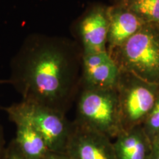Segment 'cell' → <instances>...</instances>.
<instances>
[{"mask_svg":"<svg viewBox=\"0 0 159 159\" xmlns=\"http://www.w3.org/2000/svg\"><path fill=\"white\" fill-rule=\"evenodd\" d=\"M82 52L72 41L43 33H32L11 61L6 80L22 97L66 114L80 88Z\"/></svg>","mask_w":159,"mask_h":159,"instance_id":"6da1fadb","label":"cell"},{"mask_svg":"<svg viewBox=\"0 0 159 159\" xmlns=\"http://www.w3.org/2000/svg\"><path fill=\"white\" fill-rule=\"evenodd\" d=\"M110 55L120 70L159 85V25L144 24Z\"/></svg>","mask_w":159,"mask_h":159,"instance_id":"7a4b0ae2","label":"cell"},{"mask_svg":"<svg viewBox=\"0 0 159 159\" xmlns=\"http://www.w3.org/2000/svg\"><path fill=\"white\" fill-rule=\"evenodd\" d=\"M74 122L114 139L122 131L116 89L80 88Z\"/></svg>","mask_w":159,"mask_h":159,"instance_id":"3957f363","label":"cell"},{"mask_svg":"<svg viewBox=\"0 0 159 159\" xmlns=\"http://www.w3.org/2000/svg\"><path fill=\"white\" fill-rule=\"evenodd\" d=\"M116 89L122 130L142 125L159 96V85L120 70Z\"/></svg>","mask_w":159,"mask_h":159,"instance_id":"277c9868","label":"cell"},{"mask_svg":"<svg viewBox=\"0 0 159 159\" xmlns=\"http://www.w3.org/2000/svg\"><path fill=\"white\" fill-rule=\"evenodd\" d=\"M44 139L49 152L64 153L72 130V122L61 111L21 99L18 102Z\"/></svg>","mask_w":159,"mask_h":159,"instance_id":"5b68a950","label":"cell"},{"mask_svg":"<svg viewBox=\"0 0 159 159\" xmlns=\"http://www.w3.org/2000/svg\"><path fill=\"white\" fill-rule=\"evenodd\" d=\"M75 30L82 55L107 51L108 6L94 4L89 7L77 20Z\"/></svg>","mask_w":159,"mask_h":159,"instance_id":"8992f818","label":"cell"},{"mask_svg":"<svg viewBox=\"0 0 159 159\" xmlns=\"http://www.w3.org/2000/svg\"><path fill=\"white\" fill-rule=\"evenodd\" d=\"M72 124L63 153L69 159H116L112 139L74 122Z\"/></svg>","mask_w":159,"mask_h":159,"instance_id":"52a82bcc","label":"cell"},{"mask_svg":"<svg viewBox=\"0 0 159 159\" xmlns=\"http://www.w3.org/2000/svg\"><path fill=\"white\" fill-rule=\"evenodd\" d=\"M119 71L107 51L82 55L80 88L116 89Z\"/></svg>","mask_w":159,"mask_h":159,"instance_id":"ba28073f","label":"cell"},{"mask_svg":"<svg viewBox=\"0 0 159 159\" xmlns=\"http://www.w3.org/2000/svg\"><path fill=\"white\" fill-rule=\"evenodd\" d=\"M16 126L13 139L21 152L29 159H43L49 152L44 139L18 103L2 108Z\"/></svg>","mask_w":159,"mask_h":159,"instance_id":"9c48e42d","label":"cell"},{"mask_svg":"<svg viewBox=\"0 0 159 159\" xmlns=\"http://www.w3.org/2000/svg\"><path fill=\"white\" fill-rule=\"evenodd\" d=\"M108 16L107 52L110 55L136 34L145 23L122 3L108 6Z\"/></svg>","mask_w":159,"mask_h":159,"instance_id":"30bf717a","label":"cell"},{"mask_svg":"<svg viewBox=\"0 0 159 159\" xmlns=\"http://www.w3.org/2000/svg\"><path fill=\"white\" fill-rule=\"evenodd\" d=\"M113 146L116 159H149L152 144L141 125L119 133Z\"/></svg>","mask_w":159,"mask_h":159,"instance_id":"8fae6325","label":"cell"},{"mask_svg":"<svg viewBox=\"0 0 159 159\" xmlns=\"http://www.w3.org/2000/svg\"><path fill=\"white\" fill-rule=\"evenodd\" d=\"M125 5L145 24L159 25V0H134Z\"/></svg>","mask_w":159,"mask_h":159,"instance_id":"7c38bea8","label":"cell"},{"mask_svg":"<svg viewBox=\"0 0 159 159\" xmlns=\"http://www.w3.org/2000/svg\"><path fill=\"white\" fill-rule=\"evenodd\" d=\"M145 134L152 144L159 139V96L153 108L142 124Z\"/></svg>","mask_w":159,"mask_h":159,"instance_id":"4fadbf2b","label":"cell"},{"mask_svg":"<svg viewBox=\"0 0 159 159\" xmlns=\"http://www.w3.org/2000/svg\"><path fill=\"white\" fill-rule=\"evenodd\" d=\"M5 159H29L24 155L17 147L13 139L7 145Z\"/></svg>","mask_w":159,"mask_h":159,"instance_id":"5bb4252c","label":"cell"},{"mask_svg":"<svg viewBox=\"0 0 159 159\" xmlns=\"http://www.w3.org/2000/svg\"><path fill=\"white\" fill-rule=\"evenodd\" d=\"M6 149H7V145H5L3 128L0 124V159H5Z\"/></svg>","mask_w":159,"mask_h":159,"instance_id":"9a60e30c","label":"cell"},{"mask_svg":"<svg viewBox=\"0 0 159 159\" xmlns=\"http://www.w3.org/2000/svg\"><path fill=\"white\" fill-rule=\"evenodd\" d=\"M149 159H159V139L152 144V151Z\"/></svg>","mask_w":159,"mask_h":159,"instance_id":"2e32d148","label":"cell"},{"mask_svg":"<svg viewBox=\"0 0 159 159\" xmlns=\"http://www.w3.org/2000/svg\"><path fill=\"white\" fill-rule=\"evenodd\" d=\"M43 159H69L68 157L63 153H55L49 152Z\"/></svg>","mask_w":159,"mask_h":159,"instance_id":"e0dca14e","label":"cell"},{"mask_svg":"<svg viewBox=\"0 0 159 159\" xmlns=\"http://www.w3.org/2000/svg\"><path fill=\"white\" fill-rule=\"evenodd\" d=\"M134 1V0H116V3H123L126 4L130 2Z\"/></svg>","mask_w":159,"mask_h":159,"instance_id":"ac0fdd59","label":"cell"},{"mask_svg":"<svg viewBox=\"0 0 159 159\" xmlns=\"http://www.w3.org/2000/svg\"><path fill=\"white\" fill-rule=\"evenodd\" d=\"M2 84H7V81L6 80H0V85ZM0 109H2V107L0 106Z\"/></svg>","mask_w":159,"mask_h":159,"instance_id":"d6986e66","label":"cell"}]
</instances>
